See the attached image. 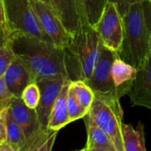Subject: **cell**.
Wrapping results in <instances>:
<instances>
[{
    "label": "cell",
    "mask_w": 151,
    "mask_h": 151,
    "mask_svg": "<svg viewBox=\"0 0 151 151\" xmlns=\"http://www.w3.org/2000/svg\"><path fill=\"white\" fill-rule=\"evenodd\" d=\"M37 19L52 42L63 49H65L72 38V35L66 30L55 9L40 0H29Z\"/></svg>",
    "instance_id": "cell-9"
},
{
    "label": "cell",
    "mask_w": 151,
    "mask_h": 151,
    "mask_svg": "<svg viewBox=\"0 0 151 151\" xmlns=\"http://www.w3.org/2000/svg\"><path fill=\"white\" fill-rule=\"evenodd\" d=\"M67 109L71 123L80 119H84L88 112L79 104L73 92L70 89V88L67 95Z\"/></svg>",
    "instance_id": "cell-21"
},
{
    "label": "cell",
    "mask_w": 151,
    "mask_h": 151,
    "mask_svg": "<svg viewBox=\"0 0 151 151\" xmlns=\"http://www.w3.org/2000/svg\"><path fill=\"white\" fill-rule=\"evenodd\" d=\"M71 81H68L63 87L59 96H58L48 123V129L54 132L59 131L61 128L70 124V119L67 109V95Z\"/></svg>",
    "instance_id": "cell-15"
},
{
    "label": "cell",
    "mask_w": 151,
    "mask_h": 151,
    "mask_svg": "<svg viewBox=\"0 0 151 151\" xmlns=\"http://www.w3.org/2000/svg\"><path fill=\"white\" fill-rule=\"evenodd\" d=\"M141 1H145V0H107V3L113 4L116 6L120 16L123 18L127 14L129 7L132 4L138 3V2H141Z\"/></svg>",
    "instance_id": "cell-26"
},
{
    "label": "cell",
    "mask_w": 151,
    "mask_h": 151,
    "mask_svg": "<svg viewBox=\"0 0 151 151\" xmlns=\"http://www.w3.org/2000/svg\"><path fill=\"white\" fill-rule=\"evenodd\" d=\"M149 2H150V4H151V0H149Z\"/></svg>",
    "instance_id": "cell-33"
},
{
    "label": "cell",
    "mask_w": 151,
    "mask_h": 151,
    "mask_svg": "<svg viewBox=\"0 0 151 151\" xmlns=\"http://www.w3.org/2000/svg\"><path fill=\"white\" fill-rule=\"evenodd\" d=\"M69 88L73 92L79 104L88 111L95 99L93 90L87 85L86 82L82 81H71Z\"/></svg>",
    "instance_id": "cell-19"
},
{
    "label": "cell",
    "mask_w": 151,
    "mask_h": 151,
    "mask_svg": "<svg viewBox=\"0 0 151 151\" xmlns=\"http://www.w3.org/2000/svg\"><path fill=\"white\" fill-rule=\"evenodd\" d=\"M12 35L8 27L3 24H0V48L11 47Z\"/></svg>",
    "instance_id": "cell-27"
},
{
    "label": "cell",
    "mask_w": 151,
    "mask_h": 151,
    "mask_svg": "<svg viewBox=\"0 0 151 151\" xmlns=\"http://www.w3.org/2000/svg\"><path fill=\"white\" fill-rule=\"evenodd\" d=\"M127 96L132 105L151 110V54L145 64L137 70L136 78Z\"/></svg>",
    "instance_id": "cell-12"
},
{
    "label": "cell",
    "mask_w": 151,
    "mask_h": 151,
    "mask_svg": "<svg viewBox=\"0 0 151 151\" xmlns=\"http://www.w3.org/2000/svg\"><path fill=\"white\" fill-rule=\"evenodd\" d=\"M122 136L125 151H147L145 146L144 127L140 122L137 128L122 123Z\"/></svg>",
    "instance_id": "cell-17"
},
{
    "label": "cell",
    "mask_w": 151,
    "mask_h": 151,
    "mask_svg": "<svg viewBox=\"0 0 151 151\" xmlns=\"http://www.w3.org/2000/svg\"><path fill=\"white\" fill-rule=\"evenodd\" d=\"M57 135H58V131H54L43 143L37 146L32 151H51L53 145H54V142L56 141Z\"/></svg>",
    "instance_id": "cell-28"
},
{
    "label": "cell",
    "mask_w": 151,
    "mask_h": 151,
    "mask_svg": "<svg viewBox=\"0 0 151 151\" xmlns=\"http://www.w3.org/2000/svg\"><path fill=\"white\" fill-rule=\"evenodd\" d=\"M20 98L28 108L35 110L40 101V89L37 84L35 82L30 83L22 92Z\"/></svg>",
    "instance_id": "cell-22"
},
{
    "label": "cell",
    "mask_w": 151,
    "mask_h": 151,
    "mask_svg": "<svg viewBox=\"0 0 151 151\" xmlns=\"http://www.w3.org/2000/svg\"><path fill=\"white\" fill-rule=\"evenodd\" d=\"M9 107L0 111V146L7 142V116Z\"/></svg>",
    "instance_id": "cell-25"
},
{
    "label": "cell",
    "mask_w": 151,
    "mask_h": 151,
    "mask_svg": "<svg viewBox=\"0 0 151 151\" xmlns=\"http://www.w3.org/2000/svg\"><path fill=\"white\" fill-rule=\"evenodd\" d=\"M87 124L88 141L85 149H105L117 150L111 139L101 128H99L92 119L86 115L84 118Z\"/></svg>",
    "instance_id": "cell-16"
},
{
    "label": "cell",
    "mask_w": 151,
    "mask_h": 151,
    "mask_svg": "<svg viewBox=\"0 0 151 151\" xmlns=\"http://www.w3.org/2000/svg\"><path fill=\"white\" fill-rule=\"evenodd\" d=\"M78 151H83V150H78Z\"/></svg>",
    "instance_id": "cell-34"
},
{
    "label": "cell",
    "mask_w": 151,
    "mask_h": 151,
    "mask_svg": "<svg viewBox=\"0 0 151 151\" xmlns=\"http://www.w3.org/2000/svg\"><path fill=\"white\" fill-rule=\"evenodd\" d=\"M111 75L116 93L120 98L130 91L137 75V69L127 64L118 55L112 64Z\"/></svg>",
    "instance_id": "cell-14"
},
{
    "label": "cell",
    "mask_w": 151,
    "mask_h": 151,
    "mask_svg": "<svg viewBox=\"0 0 151 151\" xmlns=\"http://www.w3.org/2000/svg\"><path fill=\"white\" fill-rule=\"evenodd\" d=\"M3 1L7 27L12 35V39L15 35H28L52 42L42 29L29 0Z\"/></svg>",
    "instance_id": "cell-5"
},
{
    "label": "cell",
    "mask_w": 151,
    "mask_h": 151,
    "mask_svg": "<svg viewBox=\"0 0 151 151\" xmlns=\"http://www.w3.org/2000/svg\"><path fill=\"white\" fill-rule=\"evenodd\" d=\"M93 27L103 45L119 54L123 43L124 27L122 17L113 4L106 3L99 20Z\"/></svg>",
    "instance_id": "cell-7"
},
{
    "label": "cell",
    "mask_w": 151,
    "mask_h": 151,
    "mask_svg": "<svg viewBox=\"0 0 151 151\" xmlns=\"http://www.w3.org/2000/svg\"><path fill=\"white\" fill-rule=\"evenodd\" d=\"M68 81L70 80L42 79L35 82L40 89V101L35 111L40 124L42 127L48 129V123L53 105L58 96H59L64 85Z\"/></svg>",
    "instance_id": "cell-10"
},
{
    "label": "cell",
    "mask_w": 151,
    "mask_h": 151,
    "mask_svg": "<svg viewBox=\"0 0 151 151\" xmlns=\"http://www.w3.org/2000/svg\"><path fill=\"white\" fill-rule=\"evenodd\" d=\"M40 1H42V2H44V3H46V4H50V5H51V6H52L50 0H40Z\"/></svg>",
    "instance_id": "cell-32"
},
{
    "label": "cell",
    "mask_w": 151,
    "mask_h": 151,
    "mask_svg": "<svg viewBox=\"0 0 151 151\" xmlns=\"http://www.w3.org/2000/svg\"><path fill=\"white\" fill-rule=\"evenodd\" d=\"M86 151H117L111 150H105V149H85Z\"/></svg>",
    "instance_id": "cell-31"
},
{
    "label": "cell",
    "mask_w": 151,
    "mask_h": 151,
    "mask_svg": "<svg viewBox=\"0 0 151 151\" xmlns=\"http://www.w3.org/2000/svg\"><path fill=\"white\" fill-rule=\"evenodd\" d=\"M149 0L132 4L122 18L124 39L119 57L137 70L151 54V27L148 22L146 9Z\"/></svg>",
    "instance_id": "cell-2"
},
{
    "label": "cell",
    "mask_w": 151,
    "mask_h": 151,
    "mask_svg": "<svg viewBox=\"0 0 151 151\" xmlns=\"http://www.w3.org/2000/svg\"><path fill=\"white\" fill-rule=\"evenodd\" d=\"M9 112L21 127L26 137V145L21 151H32L43 143L53 133L42 127L36 111L28 108L21 98L13 97L9 106Z\"/></svg>",
    "instance_id": "cell-6"
},
{
    "label": "cell",
    "mask_w": 151,
    "mask_h": 151,
    "mask_svg": "<svg viewBox=\"0 0 151 151\" xmlns=\"http://www.w3.org/2000/svg\"><path fill=\"white\" fill-rule=\"evenodd\" d=\"M118 55L117 52L104 46L102 43L99 57L92 75L89 80L86 81L87 85L93 90L95 96H116L119 97L111 75L112 64Z\"/></svg>",
    "instance_id": "cell-8"
},
{
    "label": "cell",
    "mask_w": 151,
    "mask_h": 151,
    "mask_svg": "<svg viewBox=\"0 0 151 151\" xmlns=\"http://www.w3.org/2000/svg\"><path fill=\"white\" fill-rule=\"evenodd\" d=\"M9 91L14 97L20 98L24 89L33 83V78L25 65L15 57L4 75Z\"/></svg>",
    "instance_id": "cell-13"
},
{
    "label": "cell",
    "mask_w": 151,
    "mask_h": 151,
    "mask_svg": "<svg viewBox=\"0 0 151 151\" xmlns=\"http://www.w3.org/2000/svg\"><path fill=\"white\" fill-rule=\"evenodd\" d=\"M0 24H3V25L7 27L5 12H4V1L3 0H0Z\"/></svg>",
    "instance_id": "cell-29"
},
{
    "label": "cell",
    "mask_w": 151,
    "mask_h": 151,
    "mask_svg": "<svg viewBox=\"0 0 151 151\" xmlns=\"http://www.w3.org/2000/svg\"><path fill=\"white\" fill-rule=\"evenodd\" d=\"M88 23L94 27L99 20L107 0H81Z\"/></svg>",
    "instance_id": "cell-20"
},
{
    "label": "cell",
    "mask_w": 151,
    "mask_h": 151,
    "mask_svg": "<svg viewBox=\"0 0 151 151\" xmlns=\"http://www.w3.org/2000/svg\"><path fill=\"white\" fill-rule=\"evenodd\" d=\"M11 48L27 68L34 82L42 79L70 80L65 49L28 35L13 36Z\"/></svg>",
    "instance_id": "cell-1"
},
{
    "label": "cell",
    "mask_w": 151,
    "mask_h": 151,
    "mask_svg": "<svg viewBox=\"0 0 151 151\" xmlns=\"http://www.w3.org/2000/svg\"><path fill=\"white\" fill-rule=\"evenodd\" d=\"M119 99L116 96H95L87 115L99 128L108 134L117 151H125L122 136L123 110Z\"/></svg>",
    "instance_id": "cell-4"
},
{
    "label": "cell",
    "mask_w": 151,
    "mask_h": 151,
    "mask_svg": "<svg viewBox=\"0 0 151 151\" xmlns=\"http://www.w3.org/2000/svg\"><path fill=\"white\" fill-rule=\"evenodd\" d=\"M0 151H14L7 143L0 146Z\"/></svg>",
    "instance_id": "cell-30"
},
{
    "label": "cell",
    "mask_w": 151,
    "mask_h": 151,
    "mask_svg": "<svg viewBox=\"0 0 151 151\" xmlns=\"http://www.w3.org/2000/svg\"><path fill=\"white\" fill-rule=\"evenodd\" d=\"M15 58V55L11 47L0 48V77H3L9 65Z\"/></svg>",
    "instance_id": "cell-23"
},
{
    "label": "cell",
    "mask_w": 151,
    "mask_h": 151,
    "mask_svg": "<svg viewBox=\"0 0 151 151\" xmlns=\"http://www.w3.org/2000/svg\"><path fill=\"white\" fill-rule=\"evenodd\" d=\"M13 97L14 96L12 95L6 86L4 76L0 77V111L10 106Z\"/></svg>",
    "instance_id": "cell-24"
},
{
    "label": "cell",
    "mask_w": 151,
    "mask_h": 151,
    "mask_svg": "<svg viewBox=\"0 0 151 151\" xmlns=\"http://www.w3.org/2000/svg\"><path fill=\"white\" fill-rule=\"evenodd\" d=\"M50 2L65 27L71 35L79 32L84 26L89 25L81 0H50Z\"/></svg>",
    "instance_id": "cell-11"
},
{
    "label": "cell",
    "mask_w": 151,
    "mask_h": 151,
    "mask_svg": "<svg viewBox=\"0 0 151 151\" xmlns=\"http://www.w3.org/2000/svg\"><path fill=\"white\" fill-rule=\"evenodd\" d=\"M26 137L21 127L12 119L10 112L7 116V144L14 151H21L26 145Z\"/></svg>",
    "instance_id": "cell-18"
},
{
    "label": "cell",
    "mask_w": 151,
    "mask_h": 151,
    "mask_svg": "<svg viewBox=\"0 0 151 151\" xmlns=\"http://www.w3.org/2000/svg\"><path fill=\"white\" fill-rule=\"evenodd\" d=\"M102 42L95 28L84 26L72 35L69 45L65 49V65L72 81H88L92 75L99 57Z\"/></svg>",
    "instance_id": "cell-3"
}]
</instances>
